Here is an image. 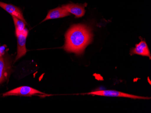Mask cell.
Instances as JSON below:
<instances>
[{"label": "cell", "mask_w": 151, "mask_h": 113, "mask_svg": "<svg viewBox=\"0 0 151 113\" xmlns=\"http://www.w3.org/2000/svg\"><path fill=\"white\" fill-rule=\"evenodd\" d=\"M65 38V45L63 48L68 53L81 55L92 42L93 34L90 28L86 25L75 24L67 31Z\"/></svg>", "instance_id": "cell-1"}, {"label": "cell", "mask_w": 151, "mask_h": 113, "mask_svg": "<svg viewBox=\"0 0 151 113\" xmlns=\"http://www.w3.org/2000/svg\"><path fill=\"white\" fill-rule=\"evenodd\" d=\"M87 95H96L109 97H119L129 98L133 99H150V97H140L132 94H127L124 92L114 91V90H101L91 92L87 93Z\"/></svg>", "instance_id": "cell-2"}, {"label": "cell", "mask_w": 151, "mask_h": 113, "mask_svg": "<svg viewBox=\"0 0 151 113\" xmlns=\"http://www.w3.org/2000/svg\"><path fill=\"white\" fill-rule=\"evenodd\" d=\"M37 94H44L42 92L28 86H22L15 88L3 94V97L10 96H31Z\"/></svg>", "instance_id": "cell-3"}, {"label": "cell", "mask_w": 151, "mask_h": 113, "mask_svg": "<svg viewBox=\"0 0 151 113\" xmlns=\"http://www.w3.org/2000/svg\"><path fill=\"white\" fill-rule=\"evenodd\" d=\"M12 69V62L6 56L0 57V84L8 80Z\"/></svg>", "instance_id": "cell-4"}, {"label": "cell", "mask_w": 151, "mask_h": 113, "mask_svg": "<svg viewBox=\"0 0 151 113\" xmlns=\"http://www.w3.org/2000/svg\"><path fill=\"white\" fill-rule=\"evenodd\" d=\"M28 34V31L25 28L23 31L16 35L17 38V54L15 61L26 54L27 51L26 48V41Z\"/></svg>", "instance_id": "cell-5"}, {"label": "cell", "mask_w": 151, "mask_h": 113, "mask_svg": "<svg viewBox=\"0 0 151 113\" xmlns=\"http://www.w3.org/2000/svg\"><path fill=\"white\" fill-rule=\"evenodd\" d=\"M87 4H76L69 3L67 5H63L62 7L67 10L70 14H72L77 18L81 17L84 16L86 11L85 7L86 6Z\"/></svg>", "instance_id": "cell-6"}, {"label": "cell", "mask_w": 151, "mask_h": 113, "mask_svg": "<svg viewBox=\"0 0 151 113\" xmlns=\"http://www.w3.org/2000/svg\"><path fill=\"white\" fill-rule=\"evenodd\" d=\"M130 54L131 55H138L143 56H147L151 60V54L148 45L146 41L142 40L139 43L136 45L135 48L130 50Z\"/></svg>", "instance_id": "cell-7"}, {"label": "cell", "mask_w": 151, "mask_h": 113, "mask_svg": "<svg viewBox=\"0 0 151 113\" xmlns=\"http://www.w3.org/2000/svg\"><path fill=\"white\" fill-rule=\"evenodd\" d=\"M0 7H1L5 11H6L12 16H14L17 18L20 19L27 24V23L24 18L22 12L18 7L12 4H6L2 2H0Z\"/></svg>", "instance_id": "cell-8"}, {"label": "cell", "mask_w": 151, "mask_h": 113, "mask_svg": "<svg viewBox=\"0 0 151 113\" xmlns=\"http://www.w3.org/2000/svg\"><path fill=\"white\" fill-rule=\"evenodd\" d=\"M69 16H70V14L67 10L63 7H58L55 9L50 10L42 22L49 19L62 18Z\"/></svg>", "instance_id": "cell-9"}, {"label": "cell", "mask_w": 151, "mask_h": 113, "mask_svg": "<svg viewBox=\"0 0 151 113\" xmlns=\"http://www.w3.org/2000/svg\"><path fill=\"white\" fill-rule=\"evenodd\" d=\"M13 19L14 24L15 25V28H16V34H19V33L23 31L25 29V25L26 23L24 22L23 21H21L20 19L17 18L16 17L12 16Z\"/></svg>", "instance_id": "cell-10"}, {"label": "cell", "mask_w": 151, "mask_h": 113, "mask_svg": "<svg viewBox=\"0 0 151 113\" xmlns=\"http://www.w3.org/2000/svg\"><path fill=\"white\" fill-rule=\"evenodd\" d=\"M6 48V45L0 46V57L4 56Z\"/></svg>", "instance_id": "cell-11"}]
</instances>
